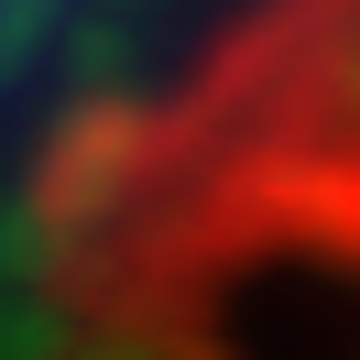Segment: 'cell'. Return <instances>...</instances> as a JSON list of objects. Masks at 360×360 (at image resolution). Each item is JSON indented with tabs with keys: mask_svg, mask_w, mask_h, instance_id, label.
I'll list each match as a JSON object with an SVG mask.
<instances>
[{
	"mask_svg": "<svg viewBox=\"0 0 360 360\" xmlns=\"http://www.w3.org/2000/svg\"><path fill=\"white\" fill-rule=\"evenodd\" d=\"M186 229L251 219L273 251H328L360 273V0H295L251 88L197 131Z\"/></svg>",
	"mask_w": 360,
	"mask_h": 360,
	"instance_id": "1",
	"label": "cell"
}]
</instances>
